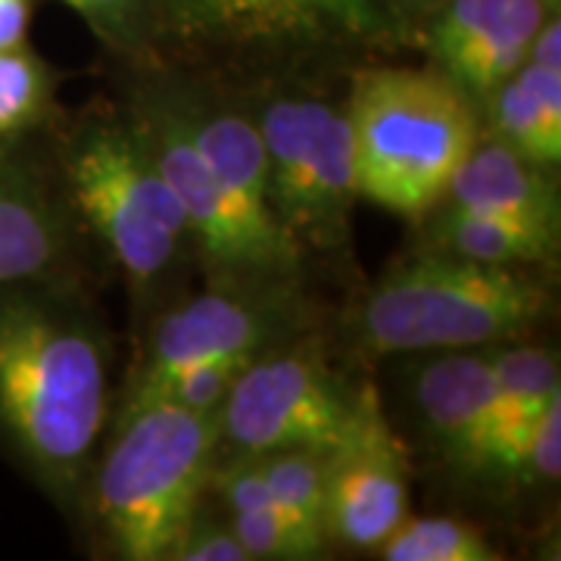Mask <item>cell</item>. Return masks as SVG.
<instances>
[{
  "mask_svg": "<svg viewBox=\"0 0 561 561\" xmlns=\"http://www.w3.org/2000/svg\"><path fill=\"white\" fill-rule=\"evenodd\" d=\"M412 461L383 412L375 383H362L353 424L328 449V540L378 549L409 515Z\"/></svg>",
  "mask_w": 561,
  "mask_h": 561,
  "instance_id": "11",
  "label": "cell"
},
{
  "mask_svg": "<svg viewBox=\"0 0 561 561\" xmlns=\"http://www.w3.org/2000/svg\"><path fill=\"white\" fill-rule=\"evenodd\" d=\"M35 0H0V50L28 41Z\"/></svg>",
  "mask_w": 561,
  "mask_h": 561,
  "instance_id": "28",
  "label": "cell"
},
{
  "mask_svg": "<svg viewBox=\"0 0 561 561\" xmlns=\"http://www.w3.org/2000/svg\"><path fill=\"white\" fill-rule=\"evenodd\" d=\"M231 530L247 549L250 561H300L316 559L312 549L290 527L278 505L253 508V512H231Z\"/></svg>",
  "mask_w": 561,
  "mask_h": 561,
  "instance_id": "24",
  "label": "cell"
},
{
  "mask_svg": "<svg viewBox=\"0 0 561 561\" xmlns=\"http://www.w3.org/2000/svg\"><path fill=\"white\" fill-rule=\"evenodd\" d=\"M256 356L260 353H225V356L191 362L179 371H172L147 402H175V405L191 409V412L219 415L221 402L228 400V393L243 375V368Z\"/></svg>",
  "mask_w": 561,
  "mask_h": 561,
  "instance_id": "22",
  "label": "cell"
},
{
  "mask_svg": "<svg viewBox=\"0 0 561 561\" xmlns=\"http://www.w3.org/2000/svg\"><path fill=\"white\" fill-rule=\"evenodd\" d=\"M490 138L515 147L527 160L559 165L561 160V72L537 62L493 88L481 103Z\"/></svg>",
  "mask_w": 561,
  "mask_h": 561,
  "instance_id": "16",
  "label": "cell"
},
{
  "mask_svg": "<svg viewBox=\"0 0 561 561\" xmlns=\"http://www.w3.org/2000/svg\"><path fill=\"white\" fill-rule=\"evenodd\" d=\"M297 294H247L206 287L157 319L138 356L119 415L140 409L172 371L225 353H262L297 328Z\"/></svg>",
  "mask_w": 561,
  "mask_h": 561,
  "instance_id": "10",
  "label": "cell"
},
{
  "mask_svg": "<svg viewBox=\"0 0 561 561\" xmlns=\"http://www.w3.org/2000/svg\"><path fill=\"white\" fill-rule=\"evenodd\" d=\"M424 225V247L456 260L483 262V265H549L559 256V243L524 228L518 221L459 209L440 203Z\"/></svg>",
  "mask_w": 561,
  "mask_h": 561,
  "instance_id": "17",
  "label": "cell"
},
{
  "mask_svg": "<svg viewBox=\"0 0 561 561\" xmlns=\"http://www.w3.org/2000/svg\"><path fill=\"white\" fill-rule=\"evenodd\" d=\"M66 201L103 241L135 297H147L191 250L172 184L128 113H98L57 144Z\"/></svg>",
  "mask_w": 561,
  "mask_h": 561,
  "instance_id": "5",
  "label": "cell"
},
{
  "mask_svg": "<svg viewBox=\"0 0 561 561\" xmlns=\"http://www.w3.org/2000/svg\"><path fill=\"white\" fill-rule=\"evenodd\" d=\"M542 3H546V10H549V13H559L561 10V0H542Z\"/></svg>",
  "mask_w": 561,
  "mask_h": 561,
  "instance_id": "29",
  "label": "cell"
},
{
  "mask_svg": "<svg viewBox=\"0 0 561 561\" xmlns=\"http://www.w3.org/2000/svg\"><path fill=\"white\" fill-rule=\"evenodd\" d=\"M122 57H153L150 0H60Z\"/></svg>",
  "mask_w": 561,
  "mask_h": 561,
  "instance_id": "23",
  "label": "cell"
},
{
  "mask_svg": "<svg viewBox=\"0 0 561 561\" xmlns=\"http://www.w3.org/2000/svg\"><path fill=\"white\" fill-rule=\"evenodd\" d=\"M443 3L446 0H383V10L400 38V47H419L424 25L434 20Z\"/></svg>",
  "mask_w": 561,
  "mask_h": 561,
  "instance_id": "27",
  "label": "cell"
},
{
  "mask_svg": "<svg viewBox=\"0 0 561 561\" xmlns=\"http://www.w3.org/2000/svg\"><path fill=\"white\" fill-rule=\"evenodd\" d=\"M262 474L284 518L321 559L328 549L324 502H328V453L324 449H278L260 456Z\"/></svg>",
  "mask_w": 561,
  "mask_h": 561,
  "instance_id": "19",
  "label": "cell"
},
{
  "mask_svg": "<svg viewBox=\"0 0 561 561\" xmlns=\"http://www.w3.org/2000/svg\"><path fill=\"white\" fill-rule=\"evenodd\" d=\"M359 201L427 219L481 138L478 103L437 66H365L346 98Z\"/></svg>",
  "mask_w": 561,
  "mask_h": 561,
  "instance_id": "2",
  "label": "cell"
},
{
  "mask_svg": "<svg viewBox=\"0 0 561 561\" xmlns=\"http://www.w3.org/2000/svg\"><path fill=\"white\" fill-rule=\"evenodd\" d=\"M561 471V400H556L542 412L530 437L524 443V453L515 465V478L522 483L556 481Z\"/></svg>",
  "mask_w": 561,
  "mask_h": 561,
  "instance_id": "25",
  "label": "cell"
},
{
  "mask_svg": "<svg viewBox=\"0 0 561 561\" xmlns=\"http://www.w3.org/2000/svg\"><path fill=\"white\" fill-rule=\"evenodd\" d=\"M387 561H500L502 552L481 527L453 515H405L400 527L378 546Z\"/></svg>",
  "mask_w": 561,
  "mask_h": 561,
  "instance_id": "21",
  "label": "cell"
},
{
  "mask_svg": "<svg viewBox=\"0 0 561 561\" xmlns=\"http://www.w3.org/2000/svg\"><path fill=\"white\" fill-rule=\"evenodd\" d=\"M490 365L496 383V421L483 453V471L512 474L537 419L561 400L559 359L552 350L518 337L496 343L490 350Z\"/></svg>",
  "mask_w": 561,
  "mask_h": 561,
  "instance_id": "15",
  "label": "cell"
},
{
  "mask_svg": "<svg viewBox=\"0 0 561 561\" xmlns=\"http://www.w3.org/2000/svg\"><path fill=\"white\" fill-rule=\"evenodd\" d=\"M150 25L153 54L241 69L400 47L383 0H150Z\"/></svg>",
  "mask_w": 561,
  "mask_h": 561,
  "instance_id": "6",
  "label": "cell"
},
{
  "mask_svg": "<svg viewBox=\"0 0 561 561\" xmlns=\"http://www.w3.org/2000/svg\"><path fill=\"white\" fill-rule=\"evenodd\" d=\"M172 561H250V556L234 537L231 524L197 518L172 552Z\"/></svg>",
  "mask_w": 561,
  "mask_h": 561,
  "instance_id": "26",
  "label": "cell"
},
{
  "mask_svg": "<svg viewBox=\"0 0 561 561\" xmlns=\"http://www.w3.org/2000/svg\"><path fill=\"white\" fill-rule=\"evenodd\" d=\"M424 427L446 459L465 471H483V453L496 421V383L490 353L449 350L415 378Z\"/></svg>",
  "mask_w": 561,
  "mask_h": 561,
  "instance_id": "14",
  "label": "cell"
},
{
  "mask_svg": "<svg viewBox=\"0 0 561 561\" xmlns=\"http://www.w3.org/2000/svg\"><path fill=\"white\" fill-rule=\"evenodd\" d=\"M268 206L302 253H346L353 247L356 162L346 110L324 98L280 94L256 116Z\"/></svg>",
  "mask_w": 561,
  "mask_h": 561,
  "instance_id": "8",
  "label": "cell"
},
{
  "mask_svg": "<svg viewBox=\"0 0 561 561\" xmlns=\"http://www.w3.org/2000/svg\"><path fill=\"white\" fill-rule=\"evenodd\" d=\"M362 387V383H359ZM359 387L341 378L316 341L268 346L243 368L219 409V453L331 449L353 424Z\"/></svg>",
  "mask_w": 561,
  "mask_h": 561,
  "instance_id": "9",
  "label": "cell"
},
{
  "mask_svg": "<svg viewBox=\"0 0 561 561\" xmlns=\"http://www.w3.org/2000/svg\"><path fill=\"white\" fill-rule=\"evenodd\" d=\"M110 419V343L54 278L0 287V446L54 500L94 468Z\"/></svg>",
  "mask_w": 561,
  "mask_h": 561,
  "instance_id": "1",
  "label": "cell"
},
{
  "mask_svg": "<svg viewBox=\"0 0 561 561\" xmlns=\"http://www.w3.org/2000/svg\"><path fill=\"white\" fill-rule=\"evenodd\" d=\"M546 16L549 10L542 0H505L493 20L437 69L456 81L471 101L481 103L493 88L522 69L530 41Z\"/></svg>",
  "mask_w": 561,
  "mask_h": 561,
  "instance_id": "18",
  "label": "cell"
},
{
  "mask_svg": "<svg viewBox=\"0 0 561 561\" xmlns=\"http://www.w3.org/2000/svg\"><path fill=\"white\" fill-rule=\"evenodd\" d=\"M219 461V415L147 402L119 415L91 481V508L119 559L172 561Z\"/></svg>",
  "mask_w": 561,
  "mask_h": 561,
  "instance_id": "3",
  "label": "cell"
},
{
  "mask_svg": "<svg viewBox=\"0 0 561 561\" xmlns=\"http://www.w3.org/2000/svg\"><path fill=\"white\" fill-rule=\"evenodd\" d=\"M549 309L530 265H483L419 250L359 302L353 334L368 356L483 350L518 341Z\"/></svg>",
  "mask_w": 561,
  "mask_h": 561,
  "instance_id": "4",
  "label": "cell"
},
{
  "mask_svg": "<svg viewBox=\"0 0 561 561\" xmlns=\"http://www.w3.org/2000/svg\"><path fill=\"white\" fill-rule=\"evenodd\" d=\"M125 113L179 197L206 284L247 294H297L306 262L300 243L262 231L243 216L184 131L162 81L138 91Z\"/></svg>",
  "mask_w": 561,
  "mask_h": 561,
  "instance_id": "7",
  "label": "cell"
},
{
  "mask_svg": "<svg viewBox=\"0 0 561 561\" xmlns=\"http://www.w3.org/2000/svg\"><path fill=\"white\" fill-rule=\"evenodd\" d=\"M72 216L38 135L0 140V287L57 278L72 247Z\"/></svg>",
  "mask_w": 561,
  "mask_h": 561,
  "instance_id": "12",
  "label": "cell"
},
{
  "mask_svg": "<svg viewBox=\"0 0 561 561\" xmlns=\"http://www.w3.org/2000/svg\"><path fill=\"white\" fill-rule=\"evenodd\" d=\"M440 203L518 221L546 241L561 243V194L556 169L527 160L515 147L483 131L456 169Z\"/></svg>",
  "mask_w": 561,
  "mask_h": 561,
  "instance_id": "13",
  "label": "cell"
},
{
  "mask_svg": "<svg viewBox=\"0 0 561 561\" xmlns=\"http://www.w3.org/2000/svg\"><path fill=\"white\" fill-rule=\"evenodd\" d=\"M60 72L25 44L0 50V140L41 135L57 113Z\"/></svg>",
  "mask_w": 561,
  "mask_h": 561,
  "instance_id": "20",
  "label": "cell"
}]
</instances>
